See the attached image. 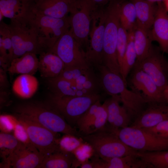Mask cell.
Instances as JSON below:
<instances>
[{"instance_id": "cell-48", "label": "cell", "mask_w": 168, "mask_h": 168, "mask_svg": "<svg viewBox=\"0 0 168 168\" xmlns=\"http://www.w3.org/2000/svg\"><path fill=\"white\" fill-rule=\"evenodd\" d=\"M77 0V1H80L81 0Z\"/></svg>"}, {"instance_id": "cell-4", "label": "cell", "mask_w": 168, "mask_h": 168, "mask_svg": "<svg viewBox=\"0 0 168 168\" xmlns=\"http://www.w3.org/2000/svg\"><path fill=\"white\" fill-rule=\"evenodd\" d=\"M27 21L35 30L44 51L51 49L58 39L70 29L67 16L56 18L37 13L31 9Z\"/></svg>"}, {"instance_id": "cell-22", "label": "cell", "mask_w": 168, "mask_h": 168, "mask_svg": "<svg viewBox=\"0 0 168 168\" xmlns=\"http://www.w3.org/2000/svg\"><path fill=\"white\" fill-rule=\"evenodd\" d=\"M30 11L24 0H0V12L11 21H27Z\"/></svg>"}, {"instance_id": "cell-38", "label": "cell", "mask_w": 168, "mask_h": 168, "mask_svg": "<svg viewBox=\"0 0 168 168\" xmlns=\"http://www.w3.org/2000/svg\"><path fill=\"white\" fill-rule=\"evenodd\" d=\"M92 66H83L65 67L59 76L67 80L74 81L81 75L86 73Z\"/></svg>"}, {"instance_id": "cell-29", "label": "cell", "mask_w": 168, "mask_h": 168, "mask_svg": "<svg viewBox=\"0 0 168 168\" xmlns=\"http://www.w3.org/2000/svg\"><path fill=\"white\" fill-rule=\"evenodd\" d=\"M134 30L128 31V41L126 51L120 67L121 76L127 85V79L134 67L137 59V54L134 44Z\"/></svg>"}, {"instance_id": "cell-14", "label": "cell", "mask_w": 168, "mask_h": 168, "mask_svg": "<svg viewBox=\"0 0 168 168\" xmlns=\"http://www.w3.org/2000/svg\"><path fill=\"white\" fill-rule=\"evenodd\" d=\"M161 50L159 48L153 46L147 56L134 66L148 75L163 92L168 85V61Z\"/></svg>"}, {"instance_id": "cell-44", "label": "cell", "mask_w": 168, "mask_h": 168, "mask_svg": "<svg viewBox=\"0 0 168 168\" xmlns=\"http://www.w3.org/2000/svg\"><path fill=\"white\" fill-rule=\"evenodd\" d=\"M163 93L166 101L168 105V85L165 88Z\"/></svg>"}, {"instance_id": "cell-16", "label": "cell", "mask_w": 168, "mask_h": 168, "mask_svg": "<svg viewBox=\"0 0 168 168\" xmlns=\"http://www.w3.org/2000/svg\"><path fill=\"white\" fill-rule=\"evenodd\" d=\"M44 158L31 143L20 141L10 157L9 166L14 168H39Z\"/></svg>"}, {"instance_id": "cell-47", "label": "cell", "mask_w": 168, "mask_h": 168, "mask_svg": "<svg viewBox=\"0 0 168 168\" xmlns=\"http://www.w3.org/2000/svg\"><path fill=\"white\" fill-rule=\"evenodd\" d=\"M68 1H71V2H74L77 1V0H67Z\"/></svg>"}, {"instance_id": "cell-9", "label": "cell", "mask_w": 168, "mask_h": 168, "mask_svg": "<svg viewBox=\"0 0 168 168\" xmlns=\"http://www.w3.org/2000/svg\"><path fill=\"white\" fill-rule=\"evenodd\" d=\"M126 145L138 152L168 150V139L158 137L140 128L128 126L111 132Z\"/></svg>"}, {"instance_id": "cell-13", "label": "cell", "mask_w": 168, "mask_h": 168, "mask_svg": "<svg viewBox=\"0 0 168 168\" xmlns=\"http://www.w3.org/2000/svg\"><path fill=\"white\" fill-rule=\"evenodd\" d=\"M48 51L58 56L64 63L65 67L89 65L86 60L85 51L69 30L63 35Z\"/></svg>"}, {"instance_id": "cell-1", "label": "cell", "mask_w": 168, "mask_h": 168, "mask_svg": "<svg viewBox=\"0 0 168 168\" xmlns=\"http://www.w3.org/2000/svg\"><path fill=\"white\" fill-rule=\"evenodd\" d=\"M102 89L111 96H119L123 106L133 121L145 109L147 103L140 95L127 88L121 75L115 74L103 65L97 68Z\"/></svg>"}, {"instance_id": "cell-26", "label": "cell", "mask_w": 168, "mask_h": 168, "mask_svg": "<svg viewBox=\"0 0 168 168\" xmlns=\"http://www.w3.org/2000/svg\"><path fill=\"white\" fill-rule=\"evenodd\" d=\"M39 81L35 76L30 74H20L14 81L12 90L16 96L22 99H29L36 92Z\"/></svg>"}, {"instance_id": "cell-31", "label": "cell", "mask_w": 168, "mask_h": 168, "mask_svg": "<svg viewBox=\"0 0 168 168\" xmlns=\"http://www.w3.org/2000/svg\"><path fill=\"white\" fill-rule=\"evenodd\" d=\"M13 48L8 24H0V58L10 63L13 57Z\"/></svg>"}, {"instance_id": "cell-21", "label": "cell", "mask_w": 168, "mask_h": 168, "mask_svg": "<svg viewBox=\"0 0 168 168\" xmlns=\"http://www.w3.org/2000/svg\"><path fill=\"white\" fill-rule=\"evenodd\" d=\"M46 79L47 86L52 94L54 95L72 96L92 95L81 90L74 82L59 76Z\"/></svg>"}, {"instance_id": "cell-39", "label": "cell", "mask_w": 168, "mask_h": 168, "mask_svg": "<svg viewBox=\"0 0 168 168\" xmlns=\"http://www.w3.org/2000/svg\"><path fill=\"white\" fill-rule=\"evenodd\" d=\"M142 129L158 137L168 139V119L162 121L153 127Z\"/></svg>"}, {"instance_id": "cell-24", "label": "cell", "mask_w": 168, "mask_h": 168, "mask_svg": "<svg viewBox=\"0 0 168 168\" xmlns=\"http://www.w3.org/2000/svg\"><path fill=\"white\" fill-rule=\"evenodd\" d=\"M94 168H145L137 154L105 159H94Z\"/></svg>"}, {"instance_id": "cell-42", "label": "cell", "mask_w": 168, "mask_h": 168, "mask_svg": "<svg viewBox=\"0 0 168 168\" xmlns=\"http://www.w3.org/2000/svg\"><path fill=\"white\" fill-rule=\"evenodd\" d=\"M8 115H1L0 117V124L2 129L4 131H10L14 129L15 126H14L12 124L8 122L7 120Z\"/></svg>"}, {"instance_id": "cell-30", "label": "cell", "mask_w": 168, "mask_h": 168, "mask_svg": "<svg viewBox=\"0 0 168 168\" xmlns=\"http://www.w3.org/2000/svg\"><path fill=\"white\" fill-rule=\"evenodd\" d=\"M138 157L146 168H168V150L154 152H138Z\"/></svg>"}, {"instance_id": "cell-15", "label": "cell", "mask_w": 168, "mask_h": 168, "mask_svg": "<svg viewBox=\"0 0 168 168\" xmlns=\"http://www.w3.org/2000/svg\"><path fill=\"white\" fill-rule=\"evenodd\" d=\"M30 9L37 13L58 18L67 17L77 8L78 2L67 0H27Z\"/></svg>"}, {"instance_id": "cell-28", "label": "cell", "mask_w": 168, "mask_h": 168, "mask_svg": "<svg viewBox=\"0 0 168 168\" xmlns=\"http://www.w3.org/2000/svg\"><path fill=\"white\" fill-rule=\"evenodd\" d=\"M75 159L73 154L59 148L45 157L39 168H69L72 166Z\"/></svg>"}, {"instance_id": "cell-7", "label": "cell", "mask_w": 168, "mask_h": 168, "mask_svg": "<svg viewBox=\"0 0 168 168\" xmlns=\"http://www.w3.org/2000/svg\"><path fill=\"white\" fill-rule=\"evenodd\" d=\"M101 98L100 94L79 96H58L51 94L48 102L59 112L70 125L76 128L79 118Z\"/></svg>"}, {"instance_id": "cell-3", "label": "cell", "mask_w": 168, "mask_h": 168, "mask_svg": "<svg viewBox=\"0 0 168 168\" xmlns=\"http://www.w3.org/2000/svg\"><path fill=\"white\" fill-rule=\"evenodd\" d=\"M104 10L105 26L104 37L103 65L117 74H120L116 52L118 30L120 24L121 1L111 0Z\"/></svg>"}, {"instance_id": "cell-2", "label": "cell", "mask_w": 168, "mask_h": 168, "mask_svg": "<svg viewBox=\"0 0 168 168\" xmlns=\"http://www.w3.org/2000/svg\"><path fill=\"white\" fill-rule=\"evenodd\" d=\"M16 113L24 115L54 132L80 137L76 128L73 127L64 117L48 102H28L20 104L15 109Z\"/></svg>"}, {"instance_id": "cell-8", "label": "cell", "mask_w": 168, "mask_h": 168, "mask_svg": "<svg viewBox=\"0 0 168 168\" xmlns=\"http://www.w3.org/2000/svg\"><path fill=\"white\" fill-rule=\"evenodd\" d=\"M8 26L13 45L12 59L27 53L40 54L44 51L35 30L27 21H11Z\"/></svg>"}, {"instance_id": "cell-17", "label": "cell", "mask_w": 168, "mask_h": 168, "mask_svg": "<svg viewBox=\"0 0 168 168\" xmlns=\"http://www.w3.org/2000/svg\"><path fill=\"white\" fill-rule=\"evenodd\" d=\"M167 119V104H147L145 109L129 126L147 129L153 127Z\"/></svg>"}, {"instance_id": "cell-25", "label": "cell", "mask_w": 168, "mask_h": 168, "mask_svg": "<svg viewBox=\"0 0 168 168\" xmlns=\"http://www.w3.org/2000/svg\"><path fill=\"white\" fill-rule=\"evenodd\" d=\"M36 54L29 53L13 59L7 72L11 74H35L38 70L39 58Z\"/></svg>"}, {"instance_id": "cell-20", "label": "cell", "mask_w": 168, "mask_h": 168, "mask_svg": "<svg viewBox=\"0 0 168 168\" xmlns=\"http://www.w3.org/2000/svg\"><path fill=\"white\" fill-rule=\"evenodd\" d=\"M65 67L64 63L55 54L48 51L40 54L38 70L43 77L48 79L58 77Z\"/></svg>"}, {"instance_id": "cell-6", "label": "cell", "mask_w": 168, "mask_h": 168, "mask_svg": "<svg viewBox=\"0 0 168 168\" xmlns=\"http://www.w3.org/2000/svg\"><path fill=\"white\" fill-rule=\"evenodd\" d=\"M14 117L25 129L30 142L44 157L59 149L61 138L58 133L49 130L24 115L16 113Z\"/></svg>"}, {"instance_id": "cell-11", "label": "cell", "mask_w": 168, "mask_h": 168, "mask_svg": "<svg viewBox=\"0 0 168 168\" xmlns=\"http://www.w3.org/2000/svg\"><path fill=\"white\" fill-rule=\"evenodd\" d=\"M93 10L88 0L78 1L77 9L67 16L69 30L81 46H88Z\"/></svg>"}, {"instance_id": "cell-19", "label": "cell", "mask_w": 168, "mask_h": 168, "mask_svg": "<svg viewBox=\"0 0 168 168\" xmlns=\"http://www.w3.org/2000/svg\"><path fill=\"white\" fill-rule=\"evenodd\" d=\"M105 101L107 110L108 131L112 132L129 126L132 119L125 108L120 105L119 96H111Z\"/></svg>"}, {"instance_id": "cell-49", "label": "cell", "mask_w": 168, "mask_h": 168, "mask_svg": "<svg viewBox=\"0 0 168 168\" xmlns=\"http://www.w3.org/2000/svg\"></svg>"}, {"instance_id": "cell-18", "label": "cell", "mask_w": 168, "mask_h": 168, "mask_svg": "<svg viewBox=\"0 0 168 168\" xmlns=\"http://www.w3.org/2000/svg\"><path fill=\"white\" fill-rule=\"evenodd\" d=\"M149 34L152 41L158 43L161 50L168 53V12L162 2H157L154 20Z\"/></svg>"}, {"instance_id": "cell-10", "label": "cell", "mask_w": 168, "mask_h": 168, "mask_svg": "<svg viewBox=\"0 0 168 168\" xmlns=\"http://www.w3.org/2000/svg\"><path fill=\"white\" fill-rule=\"evenodd\" d=\"M130 72L127 79V85L141 96L147 104H167L163 92L148 75L136 66Z\"/></svg>"}, {"instance_id": "cell-40", "label": "cell", "mask_w": 168, "mask_h": 168, "mask_svg": "<svg viewBox=\"0 0 168 168\" xmlns=\"http://www.w3.org/2000/svg\"><path fill=\"white\" fill-rule=\"evenodd\" d=\"M92 6L93 12H98L103 9L102 7L111 0H88Z\"/></svg>"}, {"instance_id": "cell-33", "label": "cell", "mask_w": 168, "mask_h": 168, "mask_svg": "<svg viewBox=\"0 0 168 168\" xmlns=\"http://www.w3.org/2000/svg\"><path fill=\"white\" fill-rule=\"evenodd\" d=\"M20 142L14 135L6 133H0V156L3 160V164L6 166L10 167V157Z\"/></svg>"}, {"instance_id": "cell-43", "label": "cell", "mask_w": 168, "mask_h": 168, "mask_svg": "<svg viewBox=\"0 0 168 168\" xmlns=\"http://www.w3.org/2000/svg\"><path fill=\"white\" fill-rule=\"evenodd\" d=\"M94 163L92 161L91 162L87 161L82 163L80 166L81 168H94Z\"/></svg>"}, {"instance_id": "cell-35", "label": "cell", "mask_w": 168, "mask_h": 168, "mask_svg": "<svg viewBox=\"0 0 168 168\" xmlns=\"http://www.w3.org/2000/svg\"><path fill=\"white\" fill-rule=\"evenodd\" d=\"M107 123V110L106 105L105 101L103 104L98 107L87 135L100 131H106Z\"/></svg>"}, {"instance_id": "cell-5", "label": "cell", "mask_w": 168, "mask_h": 168, "mask_svg": "<svg viewBox=\"0 0 168 168\" xmlns=\"http://www.w3.org/2000/svg\"><path fill=\"white\" fill-rule=\"evenodd\" d=\"M80 137L91 146L95 154L102 159L137 154L138 152L126 145L116 135L107 131Z\"/></svg>"}, {"instance_id": "cell-27", "label": "cell", "mask_w": 168, "mask_h": 168, "mask_svg": "<svg viewBox=\"0 0 168 168\" xmlns=\"http://www.w3.org/2000/svg\"><path fill=\"white\" fill-rule=\"evenodd\" d=\"M152 41L149 31L137 26L134 30V44L137 54L135 65H138L149 55L153 46Z\"/></svg>"}, {"instance_id": "cell-45", "label": "cell", "mask_w": 168, "mask_h": 168, "mask_svg": "<svg viewBox=\"0 0 168 168\" xmlns=\"http://www.w3.org/2000/svg\"><path fill=\"white\" fill-rule=\"evenodd\" d=\"M164 5L167 11L168 12V0H166L165 1L163 2Z\"/></svg>"}, {"instance_id": "cell-34", "label": "cell", "mask_w": 168, "mask_h": 168, "mask_svg": "<svg viewBox=\"0 0 168 168\" xmlns=\"http://www.w3.org/2000/svg\"><path fill=\"white\" fill-rule=\"evenodd\" d=\"M100 100L93 104L78 119L76 128L81 135L87 134L89 127L92 122L97 109L101 105Z\"/></svg>"}, {"instance_id": "cell-23", "label": "cell", "mask_w": 168, "mask_h": 168, "mask_svg": "<svg viewBox=\"0 0 168 168\" xmlns=\"http://www.w3.org/2000/svg\"><path fill=\"white\" fill-rule=\"evenodd\" d=\"M134 4L137 26L149 31L152 27L157 9L155 3L145 0H130Z\"/></svg>"}, {"instance_id": "cell-32", "label": "cell", "mask_w": 168, "mask_h": 168, "mask_svg": "<svg viewBox=\"0 0 168 168\" xmlns=\"http://www.w3.org/2000/svg\"><path fill=\"white\" fill-rule=\"evenodd\" d=\"M130 1H121L119 20L121 25L129 31L135 29L137 26L136 14L133 3Z\"/></svg>"}, {"instance_id": "cell-41", "label": "cell", "mask_w": 168, "mask_h": 168, "mask_svg": "<svg viewBox=\"0 0 168 168\" xmlns=\"http://www.w3.org/2000/svg\"><path fill=\"white\" fill-rule=\"evenodd\" d=\"M7 71L0 67V89H6L8 87L9 83L6 73Z\"/></svg>"}, {"instance_id": "cell-12", "label": "cell", "mask_w": 168, "mask_h": 168, "mask_svg": "<svg viewBox=\"0 0 168 168\" xmlns=\"http://www.w3.org/2000/svg\"><path fill=\"white\" fill-rule=\"evenodd\" d=\"M105 20L104 10L93 14L89 44L85 51L88 63L96 68L103 65Z\"/></svg>"}, {"instance_id": "cell-36", "label": "cell", "mask_w": 168, "mask_h": 168, "mask_svg": "<svg viewBox=\"0 0 168 168\" xmlns=\"http://www.w3.org/2000/svg\"><path fill=\"white\" fill-rule=\"evenodd\" d=\"M81 137L65 134L60 138L59 148L65 152L73 153L76 149L84 143Z\"/></svg>"}, {"instance_id": "cell-46", "label": "cell", "mask_w": 168, "mask_h": 168, "mask_svg": "<svg viewBox=\"0 0 168 168\" xmlns=\"http://www.w3.org/2000/svg\"><path fill=\"white\" fill-rule=\"evenodd\" d=\"M151 2L156 3L163 2L166 0H145Z\"/></svg>"}, {"instance_id": "cell-37", "label": "cell", "mask_w": 168, "mask_h": 168, "mask_svg": "<svg viewBox=\"0 0 168 168\" xmlns=\"http://www.w3.org/2000/svg\"><path fill=\"white\" fill-rule=\"evenodd\" d=\"M128 37V31L125 29L120 23L118 30L116 46L117 55L120 68L122 65L127 49Z\"/></svg>"}]
</instances>
